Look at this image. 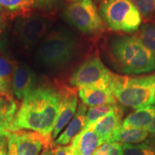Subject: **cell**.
Masks as SVG:
<instances>
[{
	"label": "cell",
	"mask_w": 155,
	"mask_h": 155,
	"mask_svg": "<svg viewBox=\"0 0 155 155\" xmlns=\"http://www.w3.org/2000/svg\"><path fill=\"white\" fill-rule=\"evenodd\" d=\"M52 139L35 131H10L7 138V155H39L42 149L52 145Z\"/></svg>",
	"instance_id": "ba28073f"
},
{
	"label": "cell",
	"mask_w": 155,
	"mask_h": 155,
	"mask_svg": "<svg viewBox=\"0 0 155 155\" xmlns=\"http://www.w3.org/2000/svg\"><path fill=\"white\" fill-rule=\"evenodd\" d=\"M121 105L118 104H104V105L97 106L94 107H90L87 110L86 116V126L85 128L89 127L94 124L98 120L101 119L111 112L115 111Z\"/></svg>",
	"instance_id": "ffe728a7"
},
{
	"label": "cell",
	"mask_w": 155,
	"mask_h": 155,
	"mask_svg": "<svg viewBox=\"0 0 155 155\" xmlns=\"http://www.w3.org/2000/svg\"><path fill=\"white\" fill-rule=\"evenodd\" d=\"M140 13L141 18L146 22L155 14V0H131Z\"/></svg>",
	"instance_id": "cb8c5ba5"
},
{
	"label": "cell",
	"mask_w": 155,
	"mask_h": 155,
	"mask_svg": "<svg viewBox=\"0 0 155 155\" xmlns=\"http://www.w3.org/2000/svg\"><path fill=\"white\" fill-rule=\"evenodd\" d=\"M78 96L83 104L90 107L104 104H117L115 97L109 88H79Z\"/></svg>",
	"instance_id": "9a60e30c"
},
{
	"label": "cell",
	"mask_w": 155,
	"mask_h": 155,
	"mask_svg": "<svg viewBox=\"0 0 155 155\" xmlns=\"http://www.w3.org/2000/svg\"><path fill=\"white\" fill-rule=\"evenodd\" d=\"M99 14L111 30L123 33H132L141 25L142 18L131 0H103Z\"/></svg>",
	"instance_id": "5b68a950"
},
{
	"label": "cell",
	"mask_w": 155,
	"mask_h": 155,
	"mask_svg": "<svg viewBox=\"0 0 155 155\" xmlns=\"http://www.w3.org/2000/svg\"><path fill=\"white\" fill-rule=\"evenodd\" d=\"M152 104L153 106H155V85H154V91H153V98H152Z\"/></svg>",
	"instance_id": "d6a6232c"
},
{
	"label": "cell",
	"mask_w": 155,
	"mask_h": 155,
	"mask_svg": "<svg viewBox=\"0 0 155 155\" xmlns=\"http://www.w3.org/2000/svg\"><path fill=\"white\" fill-rule=\"evenodd\" d=\"M41 155H52V145L45 147Z\"/></svg>",
	"instance_id": "f546056e"
},
{
	"label": "cell",
	"mask_w": 155,
	"mask_h": 155,
	"mask_svg": "<svg viewBox=\"0 0 155 155\" xmlns=\"http://www.w3.org/2000/svg\"><path fill=\"white\" fill-rule=\"evenodd\" d=\"M5 23L0 22V35H1L2 33L3 30H4V28H5Z\"/></svg>",
	"instance_id": "1f68e13d"
},
{
	"label": "cell",
	"mask_w": 155,
	"mask_h": 155,
	"mask_svg": "<svg viewBox=\"0 0 155 155\" xmlns=\"http://www.w3.org/2000/svg\"><path fill=\"white\" fill-rule=\"evenodd\" d=\"M97 155H124L123 144L119 142L104 143L94 152Z\"/></svg>",
	"instance_id": "d4e9b609"
},
{
	"label": "cell",
	"mask_w": 155,
	"mask_h": 155,
	"mask_svg": "<svg viewBox=\"0 0 155 155\" xmlns=\"http://www.w3.org/2000/svg\"><path fill=\"white\" fill-rule=\"evenodd\" d=\"M124 155H155V135L137 144H123Z\"/></svg>",
	"instance_id": "d6986e66"
},
{
	"label": "cell",
	"mask_w": 155,
	"mask_h": 155,
	"mask_svg": "<svg viewBox=\"0 0 155 155\" xmlns=\"http://www.w3.org/2000/svg\"><path fill=\"white\" fill-rule=\"evenodd\" d=\"M47 23L41 17L30 16L19 19L15 25L17 38L25 48H30L45 35Z\"/></svg>",
	"instance_id": "30bf717a"
},
{
	"label": "cell",
	"mask_w": 155,
	"mask_h": 155,
	"mask_svg": "<svg viewBox=\"0 0 155 155\" xmlns=\"http://www.w3.org/2000/svg\"><path fill=\"white\" fill-rule=\"evenodd\" d=\"M155 85V74L140 77L113 75L109 89L116 101L134 109L150 106Z\"/></svg>",
	"instance_id": "3957f363"
},
{
	"label": "cell",
	"mask_w": 155,
	"mask_h": 155,
	"mask_svg": "<svg viewBox=\"0 0 155 155\" xmlns=\"http://www.w3.org/2000/svg\"><path fill=\"white\" fill-rule=\"evenodd\" d=\"M136 35L149 49L155 53V21L141 25Z\"/></svg>",
	"instance_id": "7402d4cb"
},
{
	"label": "cell",
	"mask_w": 155,
	"mask_h": 155,
	"mask_svg": "<svg viewBox=\"0 0 155 155\" xmlns=\"http://www.w3.org/2000/svg\"><path fill=\"white\" fill-rule=\"evenodd\" d=\"M68 2H78L79 1V0H67Z\"/></svg>",
	"instance_id": "836d02e7"
},
{
	"label": "cell",
	"mask_w": 155,
	"mask_h": 155,
	"mask_svg": "<svg viewBox=\"0 0 155 155\" xmlns=\"http://www.w3.org/2000/svg\"><path fill=\"white\" fill-rule=\"evenodd\" d=\"M155 116V106H148L137 109L122 121L121 127L146 129Z\"/></svg>",
	"instance_id": "2e32d148"
},
{
	"label": "cell",
	"mask_w": 155,
	"mask_h": 155,
	"mask_svg": "<svg viewBox=\"0 0 155 155\" xmlns=\"http://www.w3.org/2000/svg\"><path fill=\"white\" fill-rule=\"evenodd\" d=\"M52 147V155H75L72 146H57Z\"/></svg>",
	"instance_id": "484cf974"
},
{
	"label": "cell",
	"mask_w": 155,
	"mask_h": 155,
	"mask_svg": "<svg viewBox=\"0 0 155 155\" xmlns=\"http://www.w3.org/2000/svg\"><path fill=\"white\" fill-rule=\"evenodd\" d=\"M123 114L124 109L121 106L115 111L111 112L84 129L89 128L92 129L101 137L104 143H110L111 142L114 134L121 127Z\"/></svg>",
	"instance_id": "7c38bea8"
},
{
	"label": "cell",
	"mask_w": 155,
	"mask_h": 155,
	"mask_svg": "<svg viewBox=\"0 0 155 155\" xmlns=\"http://www.w3.org/2000/svg\"><path fill=\"white\" fill-rule=\"evenodd\" d=\"M36 77L34 71L25 64H15L12 81V91L22 100L34 89Z\"/></svg>",
	"instance_id": "8fae6325"
},
{
	"label": "cell",
	"mask_w": 155,
	"mask_h": 155,
	"mask_svg": "<svg viewBox=\"0 0 155 155\" xmlns=\"http://www.w3.org/2000/svg\"><path fill=\"white\" fill-rule=\"evenodd\" d=\"M96 1H103V0H96Z\"/></svg>",
	"instance_id": "d590c367"
},
{
	"label": "cell",
	"mask_w": 155,
	"mask_h": 155,
	"mask_svg": "<svg viewBox=\"0 0 155 155\" xmlns=\"http://www.w3.org/2000/svg\"><path fill=\"white\" fill-rule=\"evenodd\" d=\"M108 56L119 72L137 75L155 71V53L137 35H116L108 43Z\"/></svg>",
	"instance_id": "7a4b0ae2"
},
{
	"label": "cell",
	"mask_w": 155,
	"mask_h": 155,
	"mask_svg": "<svg viewBox=\"0 0 155 155\" xmlns=\"http://www.w3.org/2000/svg\"><path fill=\"white\" fill-rule=\"evenodd\" d=\"M70 24L87 35H98L105 30V23L93 0H79L71 3L64 11Z\"/></svg>",
	"instance_id": "8992f818"
},
{
	"label": "cell",
	"mask_w": 155,
	"mask_h": 155,
	"mask_svg": "<svg viewBox=\"0 0 155 155\" xmlns=\"http://www.w3.org/2000/svg\"><path fill=\"white\" fill-rule=\"evenodd\" d=\"M146 130L148 131L149 133L151 134L155 135V116H154V119H153V120H152V123H151L150 126L147 127V129H146Z\"/></svg>",
	"instance_id": "f1b7e54d"
},
{
	"label": "cell",
	"mask_w": 155,
	"mask_h": 155,
	"mask_svg": "<svg viewBox=\"0 0 155 155\" xmlns=\"http://www.w3.org/2000/svg\"><path fill=\"white\" fill-rule=\"evenodd\" d=\"M15 65V63L9 61L8 58L0 55V78L9 89H12Z\"/></svg>",
	"instance_id": "603a6c76"
},
{
	"label": "cell",
	"mask_w": 155,
	"mask_h": 155,
	"mask_svg": "<svg viewBox=\"0 0 155 155\" xmlns=\"http://www.w3.org/2000/svg\"><path fill=\"white\" fill-rule=\"evenodd\" d=\"M87 107L83 103H80L74 116L71 120L69 124L63 132L52 143V147L64 146L68 144L73 140L81 131L84 129L86 126V116Z\"/></svg>",
	"instance_id": "4fadbf2b"
},
{
	"label": "cell",
	"mask_w": 155,
	"mask_h": 155,
	"mask_svg": "<svg viewBox=\"0 0 155 155\" xmlns=\"http://www.w3.org/2000/svg\"><path fill=\"white\" fill-rule=\"evenodd\" d=\"M76 41L69 32L55 31L44 39L37 52L38 61L45 66L59 68L72 61Z\"/></svg>",
	"instance_id": "277c9868"
},
{
	"label": "cell",
	"mask_w": 155,
	"mask_h": 155,
	"mask_svg": "<svg viewBox=\"0 0 155 155\" xmlns=\"http://www.w3.org/2000/svg\"><path fill=\"white\" fill-rule=\"evenodd\" d=\"M17 111V105L13 98L0 94V121L12 124Z\"/></svg>",
	"instance_id": "44dd1931"
},
{
	"label": "cell",
	"mask_w": 155,
	"mask_h": 155,
	"mask_svg": "<svg viewBox=\"0 0 155 155\" xmlns=\"http://www.w3.org/2000/svg\"><path fill=\"white\" fill-rule=\"evenodd\" d=\"M0 155H7V149H6V144L0 145Z\"/></svg>",
	"instance_id": "4dcf8cb0"
},
{
	"label": "cell",
	"mask_w": 155,
	"mask_h": 155,
	"mask_svg": "<svg viewBox=\"0 0 155 155\" xmlns=\"http://www.w3.org/2000/svg\"><path fill=\"white\" fill-rule=\"evenodd\" d=\"M150 135V134L145 129L121 127L114 134L111 142H119L121 144H137L144 141Z\"/></svg>",
	"instance_id": "e0dca14e"
},
{
	"label": "cell",
	"mask_w": 155,
	"mask_h": 155,
	"mask_svg": "<svg viewBox=\"0 0 155 155\" xmlns=\"http://www.w3.org/2000/svg\"><path fill=\"white\" fill-rule=\"evenodd\" d=\"M58 91L60 96V106L55 127L51 134L53 140L73 119L78 108V91L75 87L63 84Z\"/></svg>",
	"instance_id": "9c48e42d"
},
{
	"label": "cell",
	"mask_w": 155,
	"mask_h": 155,
	"mask_svg": "<svg viewBox=\"0 0 155 155\" xmlns=\"http://www.w3.org/2000/svg\"><path fill=\"white\" fill-rule=\"evenodd\" d=\"M114 73L106 68L98 56L86 59L75 70L70 83L75 88H109Z\"/></svg>",
	"instance_id": "52a82bcc"
},
{
	"label": "cell",
	"mask_w": 155,
	"mask_h": 155,
	"mask_svg": "<svg viewBox=\"0 0 155 155\" xmlns=\"http://www.w3.org/2000/svg\"><path fill=\"white\" fill-rule=\"evenodd\" d=\"M4 20V18L2 16H0V22H2V21Z\"/></svg>",
	"instance_id": "e575fe53"
},
{
	"label": "cell",
	"mask_w": 155,
	"mask_h": 155,
	"mask_svg": "<svg viewBox=\"0 0 155 155\" xmlns=\"http://www.w3.org/2000/svg\"><path fill=\"white\" fill-rule=\"evenodd\" d=\"M60 0H35V7L42 9H51L58 5Z\"/></svg>",
	"instance_id": "4316f807"
},
{
	"label": "cell",
	"mask_w": 155,
	"mask_h": 155,
	"mask_svg": "<svg viewBox=\"0 0 155 155\" xmlns=\"http://www.w3.org/2000/svg\"><path fill=\"white\" fill-rule=\"evenodd\" d=\"M104 141L94 130L87 128L78 134L72 141L75 155H92Z\"/></svg>",
	"instance_id": "5bb4252c"
},
{
	"label": "cell",
	"mask_w": 155,
	"mask_h": 155,
	"mask_svg": "<svg viewBox=\"0 0 155 155\" xmlns=\"http://www.w3.org/2000/svg\"><path fill=\"white\" fill-rule=\"evenodd\" d=\"M35 7V0H0V16L25 15Z\"/></svg>",
	"instance_id": "ac0fdd59"
},
{
	"label": "cell",
	"mask_w": 155,
	"mask_h": 155,
	"mask_svg": "<svg viewBox=\"0 0 155 155\" xmlns=\"http://www.w3.org/2000/svg\"><path fill=\"white\" fill-rule=\"evenodd\" d=\"M59 106L58 91L48 86L34 88L23 98L9 131L31 130L52 139Z\"/></svg>",
	"instance_id": "6da1fadb"
},
{
	"label": "cell",
	"mask_w": 155,
	"mask_h": 155,
	"mask_svg": "<svg viewBox=\"0 0 155 155\" xmlns=\"http://www.w3.org/2000/svg\"><path fill=\"white\" fill-rule=\"evenodd\" d=\"M92 155H97V154H92Z\"/></svg>",
	"instance_id": "8d00e7d4"
},
{
	"label": "cell",
	"mask_w": 155,
	"mask_h": 155,
	"mask_svg": "<svg viewBox=\"0 0 155 155\" xmlns=\"http://www.w3.org/2000/svg\"><path fill=\"white\" fill-rule=\"evenodd\" d=\"M11 89L7 88L3 81L0 78V94L5 97H7V98H12V97L11 96Z\"/></svg>",
	"instance_id": "83f0119b"
}]
</instances>
